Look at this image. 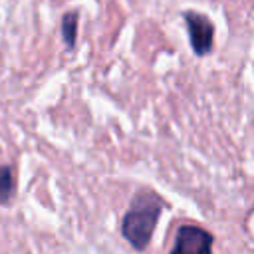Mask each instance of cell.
Returning <instances> with one entry per match:
<instances>
[{"label": "cell", "instance_id": "1", "mask_svg": "<svg viewBox=\"0 0 254 254\" xmlns=\"http://www.w3.org/2000/svg\"><path fill=\"white\" fill-rule=\"evenodd\" d=\"M163 200L159 194H155L149 189H143L139 192H135L123 222H121V234L123 238L135 248V250H145L153 230L159 222L161 210H163Z\"/></svg>", "mask_w": 254, "mask_h": 254}, {"label": "cell", "instance_id": "2", "mask_svg": "<svg viewBox=\"0 0 254 254\" xmlns=\"http://www.w3.org/2000/svg\"><path fill=\"white\" fill-rule=\"evenodd\" d=\"M214 236L194 224H183L177 230L175 244L169 254H212Z\"/></svg>", "mask_w": 254, "mask_h": 254}, {"label": "cell", "instance_id": "3", "mask_svg": "<svg viewBox=\"0 0 254 254\" xmlns=\"http://www.w3.org/2000/svg\"><path fill=\"white\" fill-rule=\"evenodd\" d=\"M187 30H189V40L192 46V52L196 56H206L212 50L214 44V26L208 20V16H204L202 12H194V10H187L183 14Z\"/></svg>", "mask_w": 254, "mask_h": 254}, {"label": "cell", "instance_id": "4", "mask_svg": "<svg viewBox=\"0 0 254 254\" xmlns=\"http://www.w3.org/2000/svg\"><path fill=\"white\" fill-rule=\"evenodd\" d=\"M16 183H14V171L10 165H0V204H8L14 196Z\"/></svg>", "mask_w": 254, "mask_h": 254}, {"label": "cell", "instance_id": "5", "mask_svg": "<svg viewBox=\"0 0 254 254\" xmlns=\"http://www.w3.org/2000/svg\"><path fill=\"white\" fill-rule=\"evenodd\" d=\"M77 20H79L77 12H67V14H64V18H62V40H64V44H65L69 50L75 46V38H77Z\"/></svg>", "mask_w": 254, "mask_h": 254}]
</instances>
